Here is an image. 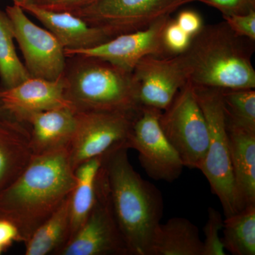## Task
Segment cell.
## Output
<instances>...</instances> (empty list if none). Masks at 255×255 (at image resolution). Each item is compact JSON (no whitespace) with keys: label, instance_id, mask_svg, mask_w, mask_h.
<instances>
[{"label":"cell","instance_id":"obj_1","mask_svg":"<svg viewBox=\"0 0 255 255\" xmlns=\"http://www.w3.org/2000/svg\"><path fill=\"white\" fill-rule=\"evenodd\" d=\"M76 183L69 145L39 155L0 193V219L17 228L26 243L33 232L70 195Z\"/></svg>","mask_w":255,"mask_h":255},{"label":"cell","instance_id":"obj_2","mask_svg":"<svg viewBox=\"0 0 255 255\" xmlns=\"http://www.w3.org/2000/svg\"><path fill=\"white\" fill-rule=\"evenodd\" d=\"M128 150L124 144L105 152L102 171L130 255H148L154 232L163 216V196L133 168Z\"/></svg>","mask_w":255,"mask_h":255},{"label":"cell","instance_id":"obj_3","mask_svg":"<svg viewBox=\"0 0 255 255\" xmlns=\"http://www.w3.org/2000/svg\"><path fill=\"white\" fill-rule=\"evenodd\" d=\"M226 21L204 25L182 53L194 86L221 90L255 88L253 47Z\"/></svg>","mask_w":255,"mask_h":255},{"label":"cell","instance_id":"obj_4","mask_svg":"<svg viewBox=\"0 0 255 255\" xmlns=\"http://www.w3.org/2000/svg\"><path fill=\"white\" fill-rule=\"evenodd\" d=\"M66 57L65 95L74 110L122 113L142 110L132 72L95 57Z\"/></svg>","mask_w":255,"mask_h":255},{"label":"cell","instance_id":"obj_5","mask_svg":"<svg viewBox=\"0 0 255 255\" xmlns=\"http://www.w3.org/2000/svg\"><path fill=\"white\" fill-rule=\"evenodd\" d=\"M194 87L209 130L207 152L199 170L209 182L213 194L219 199L225 216L229 217L244 208L233 177L221 89Z\"/></svg>","mask_w":255,"mask_h":255},{"label":"cell","instance_id":"obj_6","mask_svg":"<svg viewBox=\"0 0 255 255\" xmlns=\"http://www.w3.org/2000/svg\"><path fill=\"white\" fill-rule=\"evenodd\" d=\"M159 122L164 135L180 156L184 167L200 169L209 145V130L190 81L161 112Z\"/></svg>","mask_w":255,"mask_h":255},{"label":"cell","instance_id":"obj_7","mask_svg":"<svg viewBox=\"0 0 255 255\" xmlns=\"http://www.w3.org/2000/svg\"><path fill=\"white\" fill-rule=\"evenodd\" d=\"M195 1L202 0H97L73 14L113 38L148 27Z\"/></svg>","mask_w":255,"mask_h":255},{"label":"cell","instance_id":"obj_8","mask_svg":"<svg viewBox=\"0 0 255 255\" xmlns=\"http://www.w3.org/2000/svg\"><path fill=\"white\" fill-rule=\"evenodd\" d=\"M56 255H130L114 215L102 167L97 177L95 202L90 214Z\"/></svg>","mask_w":255,"mask_h":255},{"label":"cell","instance_id":"obj_9","mask_svg":"<svg viewBox=\"0 0 255 255\" xmlns=\"http://www.w3.org/2000/svg\"><path fill=\"white\" fill-rule=\"evenodd\" d=\"M162 111L142 107L126 141L128 149L138 153L142 169L156 181L172 182L180 177L184 166L177 150L159 125Z\"/></svg>","mask_w":255,"mask_h":255},{"label":"cell","instance_id":"obj_10","mask_svg":"<svg viewBox=\"0 0 255 255\" xmlns=\"http://www.w3.org/2000/svg\"><path fill=\"white\" fill-rule=\"evenodd\" d=\"M140 111L136 113L76 111V128L69 145L74 170L83 162L103 155L115 146L126 145L132 124Z\"/></svg>","mask_w":255,"mask_h":255},{"label":"cell","instance_id":"obj_11","mask_svg":"<svg viewBox=\"0 0 255 255\" xmlns=\"http://www.w3.org/2000/svg\"><path fill=\"white\" fill-rule=\"evenodd\" d=\"M5 12L11 21L15 41L30 77L50 80L60 78L65 71L67 57L53 33L33 23L19 5L6 6Z\"/></svg>","mask_w":255,"mask_h":255},{"label":"cell","instance_id":"obj_12","mask_svg":"<svg viewBox=\"0 0 255 255\" xmlns=\"http://www.w3.org/2000/svg\"><path fill=\"white\" fill-rule=\"evenodd\" d=\"M142 107L163 111L189 81L183 54L142 58L132 70Z\"/></svg>","mask_w":255,"mask_h":255},{"label":"cell","instance_id":"obj_13","mask_svg":"<svg viewBox=\"0 0 255 255\" xmlns=\"http://www.w3.org/2000/svg\"><path fill=\"white\" fill-rule=\"evenodd\" d=\"M170 18L171 16L160 18L144 29L119 35L94 48L65 50V55L95 57L132 72L137 63L145 57L170 55L163 41L164 28Z\"/></svg>","mask_w":255,"mask_h":255},{"label":"cell","instance_id":"obj_14","mask_svg":"<svg viewBox=\"0 0 255 255\" xmlns=\"http://www.w3.org/2000/svg\"><path fill=\"white\" fill-rule=\"evenodd\" d=\"M0 101L4 110L23 124L32 114L72 107L65 97L63 75L54 80L30 77L12 88L0 89Z\"/></svg>","mask_w":255,"mask_h":255},{"label":"cell","instance_id":"obj_15","mask_svg":"<svg viewBox=\"0 0 255 255\" xmlns=\"http://www.w3.org/2000/svg\"><path fill=\"white\" fill-rule=\"evenodd\" d=\"M20 6L53 33L65 50L88 49L112 39L102 29L90 26L73 13L49 11L31 4Z\"/></svg>","mask_w":255,"mask_h":255},{"label":"cell","instance_id":"obj_16","mask_svg":"<svg viewBox=\"0 0 255 255\" xmlns=\"http://www.w3.org/2000/svg\"><path fill=\"white\" fill-rule=\"evenodd\" d=\"M34 155L70 145L77 125L76 111L63 107L32 114L25 119Z\"/></svg>","mask_w":255,"mask_h":255},{"label":"cell","instance_id":"obj_17","mask_svg":"<svg viewBox=\"0 0 255 255\" xmlns=\"http://www.w3.org/2000/svg\"><path fill=\"white\" fill-rule=\"evenodd\" d=\"M226 121L235 184L245 209L255 205V131Z\"/></svg>","mask_w":255,"mask_h":255},{"label":"cell","instance_id":"obj_18","mask_svg":"<svg viewBox=\"0 0 255 255\" xmlns=\"http://www.w3.org/2000/svg\"><path fill=\"white\" fill-rule=\"evenodd\" d=\"M33 155L28 126L0 119V193L20 175Z\"/></svg>","mask_w":255,"mask_h":255},{"label":"cell","instance_id":"obj_19","mask_svg":"<svg viewBox=\"0 0 255 255\" xmlns=\"http://www.w3.org/2000/svg\"><path fill=\"white\" fill-rule=\"evenodd\" d=\"M203 251L197 226L185 218L174 217L156 228L148 255H203Z\"/></svg>","mask_w":255,"mask_h":255},{"label":"cell","instance_id":"obj_20","mask_svg":"<svg viewBox=\"0 0 255 255\" xmlns=\"http://www.w3.org/2000/svg\"><path fill=\"white\" fill-rule=\"evenodd\" d=\"M104 155L105 154L89 159L75 169L76 183L70 194V233L69 240L86 221L95 204L97 177L103 162Z\"/></svg>","mask_w":255,"mask_h":255},{"label":"cell","instance_id":"obj_21","mask_svg":"<svg viewBox=\"0 0 255 255\" xmlns=\"http://www.w3.org/2000/svg\"><path fill=\"white\" fill-rule=\"evenodd\" d=\"M70 233V195L24 243L25 255H56L68 241Z\"/></svg>","mask_w":255,"mask_h":255},{"label":"cell","instance_id":"obj_22","mask_svg":"<svg viewBox=\"0 0 255 255\" xmlns=\"http://www.w3.org/2000/svg\"><path fill=\"white\" fill-rule=\"evenodd\" d=\"M222 241L233 255H255V205L246 206L223 221Z\"/></svg>","mask_w":255,"mask_h":255},{"label":"cell","instance_id":"obj_23","mask_svg":"<svg viewBox=\"0 0 255 255\" xmlns=\"http://www.w3.org/2000/svg\"><path fill=\"white\" fill-rule=\"evenodd\" d=\"M12 25L6 12L0 9V89L7 90L30 78L16 53Z\"/></svg>","mask_w":255,"mask_h":255},{"label":"cell","instance_id":"obj_24","mask_svg":"<svg viewBox=\"0 0 255 255\" xmlns=\"http://www.w3.org/2000/svg\"><path fill=\"white\" fill-rule=\"evenodd\" d=\"M226 120L255 131V89L221 90Z\"/></svg>","mask_w":255,"mask_h":255},{"label":"cell","instance_id":"obj_25","mask_svg":"<svg viewBox=\"0 0 255 255\" xmlns=\"http://www.w3.org/2000/svg\"><path fill=\"white\" fill-rule=\"evenodd\" d=\"M222 215L213 207L208 209V219L204 228L203 255H226V249L220 233L223 228Z\"/></svg>","mask_w":255,"mask_h":255},{"label":"cell","instance_id":"obj_26","mask_svg":"<svg viewBox=\"0 0 255 255\" xmlns=\"http://www.w3.org/2000/svg\"><path fill=\"white\" fill-rule=\"evenodd\" d=\"M191 38L189 33L179 27L174 18L171 17L166 25L163 34L164 45L168 54L177 55L184 53L189 48Z\"/></svg>","mask_w":255,"mask_h":255},{"label":"cell","instance_id":"obj_27","mask_svg":"<svg viewBox=\"0 0 255 255\" xmlns=\"http://www.w3.org/2000/svg\"><path fill=\"white\" fill-rule=\"evenodd\" d=\"M202 3L217 9L223 17L255 11V0H202Z\"/></svg>","mask_w":255,"mask_h":255},{"label":"cell","instance_id":"obj_28","mask_svg":"<svg viewBox=\"0 0 255 255\" xmlns=\"http://www.w3.org/2000/svg\"><path fill=\"white\" fill-rule=\"evenodd\" d=\"M223 18L235 34L255 41V11L246 14L232 15Z\"/></svg>","mask_w":255,"mask_h":255},{"label":"cell","instance_id":"obj_29","mask_svg":"<svg viewBox=\"0 0 255 255\" xmlns=\"http://www.w3.org/2000/svg\"><path fill=\"white\" fill-rule=\"evenodd\" d=\"M95 1L97 0H27L26 4L35 5L49 11L73 13Z\"/></svg>","mask_w":255,"mask_h":255},{"label":"cell","instance_id":"obj_30","mask_svg":"<svg viewBox=\"0 0 255 255\" xmlns=\"http://www.w3.org/2000/svg\"><path fill=\"white\" fill-rule=\"evenodd\" d=\"M174 20L179 27L189 33L191 37L199 33L204 25L201 15L191 9L180 11Z\"/></svg>","mask_w":255,"mask_h":255},{"label":"cell","instance_id":"obj_31","mask_svg":"<svg viewBox=\"0 0 255 255\" xmlns=\"http://www.w3.org/2000/svg\"><path fill=\"white\" fill-rule=\"evenodd\" d=\"M14 242H20L17 228L10 221L0 219V246L5 250Z\"/></svg>","mask_w":255,"mask_h":255},{"label":"cell","instance_id":"obj_32","mask_svg":"<svg viewBox=\"0 0 255 255\" xmlns=\"http://www.w3.org/2000/svg\"><path fill=\"white\" fill-rule=\"evenodd\" d=\"M0 119H5V120L16 121L3 108L1 101H0ZM16 122H17V121H16Z\"/></svg>","mask_w":255,"mask_h":255},{"label":"cell","instance_id":"obj_33","mask_svg":"<svg viewBox=\"0 0 255 255\" xmlns=\"http://www.w3.org/2000/svg\"><path fill=\"white\" fill-rule=\"evenodd\" d=\"M13 1V4H16L21 6V5L26 4L27 2V0H11Z\"/></svg>","mask_w":255,"mask_h":255},{"label":"cell","instance_id":"obj_34","mask_svg":"<svg viewBox=\"0 0 255 255\" xmlns=\"http://www.w3.org/2000/svg\"><path fill=\"white\" fill-rule=\"evenodd\" d=\"M4 251V250L3 249V248H1V246H0V255H1V253H2V252Z\"/></svg>","mask_w":255,"mask_h":255}]
</instances>
